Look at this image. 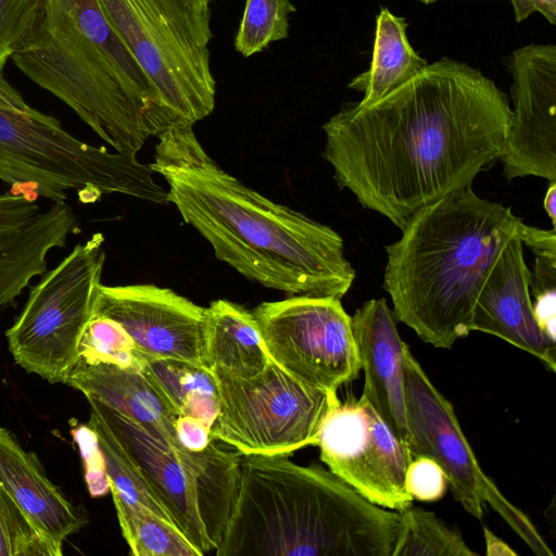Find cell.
<instances>
[{"label": "cell", "mask_w": 556, "mask_h": 556, "mask_svg": "<svg viewBox=\"0 0 556 556\" xmlns=\"http://www.w3.org/2000/svg\"><path fill=\"white\" fill-rule=\"evenodd\" d=\"M0 485V556H62Z\"/></svg>", "instance_id": "f1b7e54d"}, {"label": "cell", "mask_w": 556, "mask_h": 556, "mask_svg": "<svg viewBox=\"0 0 556 556\" xmlns=\"http://www.w3.org/2000/svg\"><path fill=\"white\" fill-rule=\"evenodd\" d=\"M175 432L180 447L188 452H201L214 439L211 427L191 416H178L175 421Z\"/></svg>", "instance_id": "1f68e13d"}, {"label": "cell", "mask_w": 556, "mask_h": 556, "mask_svg": "<svg viewBox=\"0 0 556 556\" xmlns=\"http://www.w3.org/2000/svg\"><path fill=\"white\" fill-rule=\"evenodd\" d=\"M11 59L116 152L137 155L162 132L155 92L97 0H46Z\"/></svg>", "instance_id": "5b68a950"}, {"label": "cell", "mask_w": 556, "mask_h": 556, "mask_svg": "<svg viewBox=\"0 0 556 556\" xmlns=\"http://www.w3.org/2000/svg\"><path fill=\"white\" fill-rule=\"evenodd\" d=\"M29 190L11 188L0 194V308L11 305L37 276L47 271V256L80 231L66 202L45 211Z\"/></svg>", "instance_id": "2e32d148"}, {"label": "cell", "mask_w": 556, "mask_h": 556, "mask_svg": "<svg viewBox=\"0 0 556 556\" xmlns=\"http://www.w3.org/2000/svg\"><path fill=\"white\" fill-rule=\"evenodd\" d=\"M219 410L214 439L241 455L288 456L316 445L331 392L307 386L273 361L251 378L213 372Z\"/></svg>", "instance_id": "9c48e42d"}, {"label": "cell", "mask_w": 556, "mask_h": 556, "mask_svg": "<svg viewBox=\"0 0 556 556\" xmlns=\"http://www.w3.org/2000/svg\"><path fill=\"white\" fill-rule=\"evenodd\" d=\"M153 174L136 155L77 139L52 115L0 106V180L11 188L51 202H66L68 192H75L81 203L121 193L166 204L167 191Z\"/></svg>", "instance_id": "52a82bcc"}, {"label": "cell", "mask_w": 556, "mask_h": 556, "mask_svg": "<svg viewBox=\"0 0 556 556\" xmlns=\"http://www.w3.org/2000/svg\"><path fill=\"white\" fill-rule=\"evenodd\" d=\"M251 311L228 300L206 307L203 364L212 372L251 378L269 364Z\"/></svg>", "instance_id": "44dd1931"}, {"label": "cell", "mask_w": 556, "mask_h": 556, "mask_svg": "<svg viewBox=\"0 0 556 556\" xmlns=\"http://www.w3.org/2000/svg\"><path fill=\"white\" fill-rule=\"evenodd\" d=\"M418 1H420L424 4H431V3H434L438 0H418Z\"/></svg>", "instance_id": "74e56055"}, {"label": "cell", "mask_w": 556, "mask_h": 556, "mask_svg": "<svg viewBox=\"0 0 556 556\" xmlns=\"http://www.w3.org/2000/svg\"><path fill=\"white\" fill-rule=\"evenodd\" d=\"M521 240L523 245L529 247L534 255L556 256L555 228L544 230L527 225Z\"/></svg>", "instance_id": "e575fe53"}, {"label": "cell", "mask_w": 556, "mask_h": 556, "mask_svg": "<svg viewBox=\"0 0 556 556\" xmlns=\"http://www.w3.org/2000/svg\"><path fill=\"white\" fill-rule=\"evenodd\" d=\"M140 352V351H139ZM140 370L178 416H191L213 427L219 410L215 377L204 366L152 357L140 352Z\"/></svg>", "instance_id": "603a6c76"}, {"label": "cell", "mask_w": 556, "mask_h": 556, "mask_svg": "<svg viewBox=\"0 0 556 556\" xmlns=\"http://www.w3.org/2000/svg\"><path fill=\"white\" fill-rule=\"evenodd\" d=\"M401 513L392 556H477L462 534L433 513L413 505Z\"/></svg>", "instance_id": "484cf974"}, {"label": "cell", "mask_w": 556, "mask_h": 556, "mask_svg": "<svg viewBox=\"0 0 556 556\" xmlns=\"http://www.w3.org/2000/svg\"><path fill=\"white\" fill-rule=\"evenodd\" d=\"M87 426L97 437L114 505L142 506L173 522L140 471L124 453L103 421L91 410Z\"/></svg>", "instance_id": "cb8c5ba5"}, {"label": "cell", "mask_w": 556, "mask_h": 556, "mask_svg": "<svg viewBox=\"0 0 556 556\" xmlns=\"http://www.w3.org/2000/svg\"><path fill=\"white\" fill-rule=\"evenodd\" d=\"M401 513L319 465L242 455L237 500L216 556H392Z\"/></svg>", "instance_id": "277c9868"}, {"label": "cell", "mask_w": 556, "mask_h": 556, "mask_svg": "<svg viewBox=\"0 0 556 556\" xmlns=\"http://www.w3.org/2000/svg\"><path fill=\"white\" fill-rule=\"evenodd\" d=\"M352 330L361 368L365 372L362 395L371 404L393 433L406 445L404 349L393 312L386 299H371L356 309Z\"/></svg>", "instance_id": "ac0fdd59"}, {"label": "cell", "mask_w": 556, "mask_h": 556, "mask_svg": "<svg viewBox=\"0 0 556 556\" xmlns=\"http://www.w3.org/2000/svg\"><path fill=\"white\" fill-rule=\"evenodd\" d=\"M152 86L162 132L193 126L215 108L208 3L199 0H97ZM161 132V134H162Z\"/></svg>", "instance_id": "8992f818"}, {"label": "cell", "mask_w": 556, "mask_h": 556, "mask_svg": "<svg viewBox=\"0 0 556 556\" xmlns=\"http://www.w3.org/2000/svg\"><path fill=\"white\" fill-rule=\"evenodd\" d=\"M316 445L328 469L369 502L396 511L413 505L405 473L413 456L371 404L331 392Z\"/></svg>", "instance_id": "4fadbf2b"}, {"label": "cell", "mask_w": 556, "mask_h": 556, "mask_svg": "<svg viewBox=\"0 0 556 556\" xmlns=\"http://www.w3.org/2000/svg\"><path fill=\"white\" fill-rule=\"evenodd\" d=\"M295 11L291 0H245L235 38L236 50L249 58L287 38L289 14Z\"/></svg>", "instance_id": "4316f807"}, {"label": "cell", "mask_w": 556, "mask_h": 556, "mask_svg": "<svg viewBox=\"0 0 556 556\" xmlns=\"http://www.w3.org/2000/svg\"><path fill=\"white\" fill-rule=\"evenodd\" d=\"M199 1H202V2H205V3H210L212 0H199Z\"/></svg>", "instance_id": "f35d334b"}, {"label": "cell", "mask_w": 556, "mask_h": 556, "mask_svg": "<svg viewBox=\"0 0 556 556\" xmlns=\"http://www.w3.org/2000/svg\"><path fill=\"white\" fill-rule=\"evenodd\" d=\"M526 224L510 206L464 186L421 210L386 247L383 288L393 315L426 343L451 349L471 332L480 289Z\"/></svg>", "instance_id": "3957f363"}, {"label": "cell", "mask_w": 556, "mask_h": 556, "mask_svg": "<svg viewBox=\"0 0 556 556\" xmlns=\"http://www.w3.org/2000/svg\"><path fill=\"white\" fill-rule=\"evenodd\" d=\"M122 534L134 556H201L167 519L137 505H115Z\"/></svg>", "instance_id": "d4e9b609"}, {"label": "cell", "mask_w": 556, "mask_h": 556, "mask_svg": "<svg viewBox=\"0 0 556 556\" xmlns=\"http://www.w3.org/2000/svg\"><path fill=\"white\" fill-rule=\"evenodd\" d=\"M139 356L140 352L118 323L92 314L80 340L78 359L140 368Z\"/></svg>", "instance_id": "83f0119b"}, {"label": "cell", "mask_w": 556, "mask_h": 556, "mask_svg": "<svg viewBox=\"0 0 556 556\" xmlns=\"http://www.w3.org/2000/svg\"><path fill=\"white\" fill-rule=\"evenodd\" d=\"M513 109L498 161L507 180L556 181V46L531 43L505 59Z\"/></svg>", "instance_id": "5bb4252c"}, {"label": "cell", "mask_w": 556, "mask_h": 556, "mask_svg": "<svg viewBox=\"0 0 556 556\" xmlns=\"http://www.w3.org/2000/svg\"><path fill=\"white\" fill-rule=\"evenodd\" d=\"M517 23L540 13L549 24H556V0H509Z\"/></svg>", "instance_id": "836d02e7"}, {"label": "cell", "mask_w": 556, "mask_h": 556, "mask_svg": "<svg viewBox=\"0 0 556 556\" xmlns=\"http://www.w3.org/2000/svg\"><path fill=\"white\" fill-rule=\"evenodd\" d=\"M118 323L138 351L203 364L206 307L155 285H100L92 308Z\"/></svg>", "instance_id": "9a60e30c"}, {"label": "cell", "mask_w": 556, "mask_h": 556, "mask_svg": "<svg viewBox=\"0 0 556 556\" xmlns=\"http://www.w3.org/2000/svg\"><path fill=\"white\" fill-rule=\"evenodd\" d=\"M64 384L127 417L157 441L184 451L176 438L177 415L140 368L78 359Z\"/></svg>", "instance_id": "d6986e66"}, {"label": "cell", "mask_w": 556, "mask_h": 556, "mask_svg": "<svg viewBox=\"0 0 556 556\" xmlns=\"http://www.w3.org/2000/svg\"><path fill=\"white\" fill-rule=\"evenodd\" d=\"M104 237L93 233L41 275L7 330L9 351L27 372L64 383L79 358L105 261Z\"/></svg>", "instance_id": "ba28073f"}, {"label": "cell", "mask_w": 556, "mask_h": 556, "mask_svg": "<svg viewBox=\"0 0 556 556\" xmlns=\"http://www.w3.org/2000/svg\"><path fill=\"white\" fill-rule=\"evenodd\" d=\"M533 296L532 309L536 324L548 338L556 341V289Z\"/></svg>", "instance_id": "d6a6232c"}, {"label": "cell", "mask_w": 556, "mask_h": 556, "mask_svg": "<svg viewBox=\"0 0 556 556\" xmlns=\"http://www.w3.org/2000/svg\"><path fill=\"white\" fill-rule=\"evenodd\" d=\"M251 312L270 359L295 379L329 392L358 377L352 318L340 299L292 295Z\"/></svg>", "instance_id": "7c38bea8"}, {"label": "cell", "mask_w": 556, "mask_h": 556, "mask_svg": "<svg viewBox=\"0 0 556 556\" xmlns=\"http://www.w3.org/2000/svg\"><path fill=\"white\" fill-rule=\"evenodd\" d=\"M407 22L381 8L376 17V30L370 66L356 75L348 88L362 92L361 105L369 106L409 81L429 63L410 46Z\"/></svg>", "instance_id": "7402d4cb"}, {"label": "cell", "mask_w": 556, "mask_h": 556, "mask_svg": "<svg viewBox=\"0 0 556 556\" xmlns=\"http://www.w3.org/2000/svg\"><path fill=\"white\" fill-rule=\"evenodd\" d=\"M0 485L30 522L54 545L77 533L86 519L48 478L37 455L0 426Z\"/></svg>", "instance_id": "ffe728a7"}, {"label": "cell", "mask_w": 556, "mask_h": 556, "mask_svg": "<svg viewBox=\"0 0 556 556\" xmlns=\"http://www.w3.org/2000/svg\"><path fill=\"white\" fill-rule=\"evenodd\" d=\"M407 447L414 457L434 460L456 501L481 520L490 505L539 556H554L528 516L483 472L450 401L433 386L409 348L404 349Z\"/></svg>", "instance_id": "8fae6325"}, {"label": "cell", "mask_w": 556, "mask_h": 556, "mask_svg": "<svg viewBox=\"0 0 556 556\" xmlns=\"http://www.w3.org/2000/svg\"><path fill=\"white\" fill-rule=\"evenodd\" d=\"M510 115L492 79L444 56L372 105L344 102L323 126V156L341 188L403 230L500 160Z\"/></svg>", "instance_id": "6da1fadb"}, {"label": "cell", "mask_w": 556, "mask_h": 556, "mask_svg": "<svg viewBox=\"0 0 556 556\" xmlns=\"http://www.w3.org/2000/svg\"><path fill=\"white\" fill-rule=\"evenodd\" d=\"M484 541H485V554L488 556H517L515 552L507 543L496 536L490 529L483 528Z\"/></svg>", "instance_id": "d590c367"}, {"label": "cell", "mask_w": 556, "mask_h": 556, "mask_svg": "<svg viewBox=\"0 0 556 556\" xmlns=\"http://www.w3.org/2000/svg\"><path fill=\"white\" fill-rule=\"evenodd\" d=\"M531 271L521 236L513 238L490 269L475 303L471 331L496 336L556 370V341L535 321L530 293Z\"/></svg>", "instance_id": "e0dca14e"}, {"label": "cell", "mask_w": 556, "mask_h": 556, "mask_svg": "<svg viewBox=\"0 0 556 556\" xmlns=\"http://www.w3.org/2000/svg\"><path fill=\"white\" fill-rule=\"evenodd\" d=\"M46 0H0V74L39 22Z\"/></svg>", "instance_id": "f546056e"}, {"label": "cell", "mask_w": 556, "mask_h": 556, "mask_svg": "<svg viewBox=\"0 0 556 556\" xmlns=\"http://www.w3.org/2000/svg\"><path fill=\"white\" fill-rule=\"evenodd\" d=\"M127 457L140 471L173 522L201 556L212 553L200 502H213L235 483L241 454L213 439L201 452H178L94 399H87Z\"/></svg>", "instance_id": "30bf717a"}, {"label": "cell", "mask_w": 556, "mask_h": 556, "mask_svg": "<svg viewBox=\"0 0 556 556\" xmlns=\"http://www.w3.org/2000/svg\"><path fill=\"white\" fill-rule=\"evenodd\" d=\"M151 169L167 202L242 276L292 295L342 299L355 270L331 227L276 203L223 169L192 126L157 136Z\"/></svg>", "instance_id": "7a4b0ae2"}, {"label": "cell", "mask_w": 556, "mask_h": 556, "mask_svg": "<svg viewBox=\"0 0 556 556\" xmlns=\"http://www.w3.org/2000/svg\"><path fill=\"white\" fill-rule=\"evenodd\" d=\"M543 206L552 220L553 228L556 224V181H549V186L543 200Z\"/></svg>", "instance_id": "8d00e7d4"}, {"label": "cell", "mask_w": 556, "mask_h": 556, "mask_svg": "<svg viewBox=\"0 0 556 556\" xmlns=\"http://www.w3.org/2000/svg\"><path fill=\"white\" fill-rule=\"evenodd\" d=\"M447 479L441 467L431 458L417 456L405 473V489L413 500L434 502L446 492Z\"/></svg>", "instance_id": "4dcf8cb0"}]
</instances>
